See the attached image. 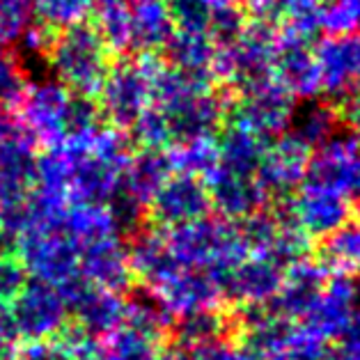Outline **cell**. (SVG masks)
Listing matches in <instances>:
<instances>
[{"label": "cell", "instance_id": "cell-1", "mask_svg": "<svg viewBox=\"0 0 360 360\" xmlns=\"http://www.w3.org/2000/svg\"><path fill=\"white\" fill-rule=\"evenodd\" d=\"M163 234L181 266L207 271L214 278L236 266L250 252L236 223L212 214L163 230Z\"/></svg>", "mask_w": 360, "mask_h": 360}, {"label": "cell", "instance_id": "cell-2", "mask_svg": "<svg viewBox=\"0 0 360 360\" xmlns=\"http://www.w3.org/2000/svg\"><path fill=\"white\" fill-rule=\"evenodd\" d=\"M112 58L115 56L101 39L99 30L90 21H83L56 32L46 63L69 92L96 96Z\"/></svg>", "mask_w": 360, "mask_h": 360}, {"label": "cell", "instance_id": "cell-3", "mask_svg": "<svg viewBox=\"0 0 360 360\" xmlns=\"http://www.w3.org/2000/svg\"><path fill=\"white\" fill-rule=\"evenodd\" d=\"M159 56H120L112 58L110 69L96 92L103 122L120 131L131 124L152 106V67Z\"/></svg>", "mask_w": 360, "mask_h": 360}, {"label": "cell", "instance_id": "cell-4", "mask_svg": "<svg viewBox=\"0 0 360 360\" xmlns=\"http://www.w3.org/2000/svg\"><path fill=\"white\" fill-rule=\"evenodd\" d=\"M16 342H41L58 338L69 323V305L53 285L28 278V283L5 305Z\"/></svg>", "mask_w": 360, "mask_h": 360}, {"label": "cell", "instance_id": "cell-5", "mask_svg": "<svg viewBox=\"0 0 360 360\" xmlns=\"http://www.w3.org/2000/svg\"><path fill=\"white\" fill-rule=\"evenodd\" d=\"M16 257L28 276L63 289L78 276V243L60 225H32L19 236Z\"/></svg>", "mask_w": 360, "mask_h": 360}, {"label": "cell", "instance_id": "cell-6", "mask_svg": "<svg viewBox=\"0 0 360 360\" xmlns=\"http://www.w3.org/2000/svg\"><path fill=\"white\" fill-rule=\"evenodd\" d=\"M294 110V96L285 92L274 78L243 90L227 110V122L243 127L264 140L283 136Z\"/></svg>", "mask_w": 360, "mask_h": 360}, {"label": "cell", "instance_id": "cell-7", "mask_svg": "<svg viewBox=\"0 0 360 360\" xmlns=\"http://www.w3.org/2000/svg\"><path fill=\"white\" fill-rule=\"evenodd\" d=\"M207 214H212L207 181L202 177H193V174L172 172L149 200L145 221L159 230H172V227L198 221Z\"/></svg>", "mask_w": 360, "mask_h": 360}, {"label": "cell", "instance_id": "cell-8", "mask_svg": "<svg viewBox=\"0 0 360 360\" xmlns=\"http://www.w3.org/2000/svg\"><path fill=\"white\" fill-rule=\"evenodd\" d=\"M303 181L321 184L347 198L360 200V143L349 131H338L310 156Z\"/></svg>", "mask_w": 360, "mask_h": 360}, {"label": "cell", "instance_id": "cell-9", "mask_svg": "<svg viewBox=\"0 0 360 360\" xmlns=\"http://www.w3.org/2000/svg\"><path fill=\"white\" fill-rule=\"evenodd\" d=\"M67 87L58 78H49L37 85H28L16 115L30 131L34 143L41 149L65 145V115L69 101Z\"/></svg>", "mask_w": 360, "mask_h": 360}, {"label": "cell", "instance_id": "cell-10", "mask_svg": "<svg viewBox=\"0 0 360 360\" xmlns=\"http://www.w3.org/2000/svg\"><path fill=\"white\" fill-rule=\"evenodd\" d=\"M230 103L232 101L223 92L209 90L184 96V99L159 108L163 110L165 122H168L172 145H181L200 138H214L227 122Z\"/></svg>", "mask_w": 360, "mask_h": 360}, {"label": "cell", "instance_id": "cell-11", "mask_svg": "<svg viewBox=\"0 0 360 360\" xmlns=\"http://www.w3.org/2000/svg\"><path fill=\"white\" fill-rule=\"evenodd\" d=\"M147 296L168 314V317H188L195 312L212 310L221 294L218 280L200 269L181 266L174 274L152 289H145Z\"/></svg>", "mask_w": 360, "mask_h": 360}, {"label": "cell", "instance_id": "cell-12", "mask_svg": "<svg viewBox=\"0 0 360 360\" xmlns=\"http://www.w3.org/2000/svg\"><path fill=\"white\" fill-rule=\"evenodd\" d=\"M78 274L94 287L127 294L136 280L131 274L124 236L106 234L78 245Z\"/></svg>", "mask_w": 360, "mask_h": 360}, {"label": "cell", "instance_id": "cell-13", "mask_svg": "<svg viewBox=\"0 0 360 360\" xmlns=\"http://www.w3.org/2000/svg\"><path fill=\"white\" fill-rule=\"evenodd\" d=\"M292 221L301 227L305 234L326 236L335 227L349 221L351 205L349 198L328 186L312 181H301L294 198L285 202Z\"/></svg>", "mask_w": 360, "mask_h": 360}, {"label": "cell", "instance_id": "cell-14", "mask_svg": "<svg viewBox=\"0 0 360 360\" xmlns=\"http://www.w3.org/2000/svg\"><path fill=\"white\" fill-rule=\"evenodd\" d=\"M310 149L289 134L269 140L262 161L255 170V179L269 198H287L305 179Z\"/></svg>", "mask_w": 360, "mask_h": 360}, {"label": "cell", "instance_id": "cell-15", "mask_svg": "<svg viewBox=\"0 0 360 360\" xmlns=\"http://www.w3.org/2000/svg\"><path fill=\"white\" fill-rule=\"evenodd\" d=\"M321 90L330 101H342L360 87V32L333 34L317 44L314 49Z\"/></svg>", "mask_w": 360, "mask_h": 360}, {"label": "cell", "instance_id": "cell-16", "mask_svg": "<svg viewBox=\"0 0 360 360\" xmlns=\"http://www.w3.org/2000/svg\"><path fill=\"white\" fill-rule=\"evenodd\" d=\"M205 181L209 188V200H212V212L232 223H239L245 216L262 209L269 198L252 174L230 172L221 165Z\"/></svg>", "mask_w": 360, "mask_h": 360}, {"label": "cell", "instance_id": "cell-17", "mask_svg": "<svg viewBox=\"0 0 360 360\" xmlns=\"http://www.w3.org/2000/svg\"><path fill=\"white\" fill-rule=\"evenodd\" d=\"M274 81L298 99H312L321 92V74L310 41L289 39L278 32Z\"/></svg>", "mask_w": 360, "mask_h": 360}, {"label": "cell", "instance_id": "cell-18", "mask_svg": "<svg viewBox=\"0 0 360 360\" xmlns=\"http://www.w3.org/2000/svg\"><path fill=\"white\" fill-rule=\"evenodd\" d=\"M174 30L168 7L161 0H131L127 56H159Z\"/></svg>", "mask_w": 360, "mask_h": 360}, {"label": "cell", "instance_id": "cell-19", "mask_svg": "<svg viewBox=\"0 0 360 360\" xmlns=\"http://www.w3.org/2000/svg\"><path fill=\"white\" fill-rule=\"evenodd\" d=\"M172 172L174 170H172L168 149L136 147L124 163L120 186L147 209L149 200L154 198V193L163 186V181L168 179Z\"/></svg>", "mask_w": 360, "mask_h": 360}, {"label": "cell", "instance_id": "cell-20", "mask_svg": "<svg viewBox=\"0 0 360 360\" xmlns=\"http://www.w3.org/2000/svg\"><path fill=\"white\" fill-rule=\"evenodd\" d=\"M163 340L122 321L108 335L96 338L83 360H161Z\"/></svg>", "mask_w": 360, "mask_h": 360}, {"label": "cell", "instance_id": "cell-21", "mask_svg": "<svg viewBox=\"0 0 360 360\" xmlns=\"http://www.w3.org/2000/svg\"><path fill=\"white\" fill-rule=\"evenodd\" d=\"M340 122L342 120L335 101H323L312 96V99H303L301 106H294L285 134L296 138L312 152L326 143L333 134H338Z\"/></svg>", "mask_w": 360, "mask_h": 360}, {"label": "cell", "instance_id": "cell-22", "mask_svg": "<svg viewBox=\"0 0 360 360\" xmlns=\"http://www.w3.org/2000/svg\"><path fill=\"white\" fill-rule=\"evenodd\" d=\"M225 124L227 127L214 136L218 149V165L230 172L252 174L255 177V170H257L269 140L259 138L243 127L230 124V122H225Z\"/></svg>", "mask_w": 360, "mask_h": 360}, {"label": "cell", "instance_id": "cell-23", "mask_svg": "<svg viewBox=\"0 0 360 360\" xmlns=\"http://www.w3.org/2000/svg\"><path fill=\"white\" fill-rule=\"evenodd\" d=\"M159 58L165 65H170L174 69H184V72L214 74L212 67L216 58V44L207 32L174 30L168 44L161 49Z\"/></svg>", "mask_w": 360, "mask_h": 360}, {"label": "cell", "instance_id": "cell-24", "mask_svg": "<svg viewBox=\"0 0 360 360\" xmlns=\"http://www.w3.org/2000/svg\"><path fill=\"white\" fill-rule=\"evenodd\" d=\"M216 280H218V285L236 296L262 298V296H269L278 287L280 271L271 257L241 259L239 264L227 269L225 274H221Z\"/></svg>", "mask_w": 360, "mask_h": 360}, {"label": "cell", "instance_id": "cell-25", "mask_svg": "<svg viewBox=\"0 0 360 360\" xmlns=\"http://www.w3.org/2000/svg\"><path fill=\"white\" fill-rule=\"evenodd\" d=\"M168 154L174 172L207 179L218 168V149L214 138H200L191 140V143L172 145L168 147Z\"/></svg>", "mask_w": 360, "mask_h": 360}, {"label": "cell", "instance_id": "cell-26", "mask_svg": "<svg viewBox=\"0 0 360 360\" xmlns=\"http://www.w3.org/2000/svg\"><path fill=\"white\" fill-rule=\"evenodd\" d=\"M321 259L335 269L360 266V221H347L323 236Z\"/></svg>", "mask_w": 360, "mask_h": 360}, {"label": "cell", "instance_id": "cell-27", "mask_svg": "<svg viewBox=\"0 0 360 360\" xmlns=\"http://www.w3.org/2000/svg\"><path fill=\"white\" fill-rule=\"evenodd\" d=\"M94 0H32V19L51 30L90 21Z\"/></svg>", "mask_w": 360, "mask_h": 360}, {"label": "cell", "instance_id": "cell-28", "mask_svg": "<svg viewBox=\"0 0 360 360\" xmlns=\"http://www.w3.org/2000/svg\"><path fill=\"white\" fill-rule=\"evenodd\" d=\"M245 23H248V14L239 5L227 3V0H214L207 34L216 46H232L245 30Z\"/></svg>", "mask_w": 360, "mask_h": 360}, {"label": "cell", "instance_id": "cell-29", "mask_svg": "<svg viewBox=\"0 0 360 360\" xmlns=\"http://www.w3.org/2000/svg\"><path fill=\"white\" fill-rule=\"evenodd\" d=\"M25 92H28L25 69L12 53V49H0V110L16 112Z\"/></svg>", "mask_w": 360, "mask_h": 360}, {"label": "cell", "instance_id": "cell-30", "mask_svg": "<svg viewBox=\"0 0 360 360\" xmlns=\"http://www.w3.org/2000/svg\"><path fill=\"white\" fill-rule=\"evenodd\" d=\"M127 136L131 140V145L136 147H152V149H168L172 145L168 122L159 106H149L143 115H140L131 129L127 131Z\"/></svg>", "mask_w": 360, "mask_h": 360}, {"label": "cell", "instance_id": "cell-31", "mask_svg": "<svg viewBox=\"0 0 360 360\" xmlns=\"http://www.w3.org/2000/svg\"><path fill=\"white\" fill-rule=\"evenodd\" d=\"M236 227H239L241 239L248 245V250L269 252L280 230V218L276 216V212H269V209L262 207L236 223Z\"/></svg>", "mask_w": 360, "mask_h": 360}, {"label": "cell", "instance_id": "cell-32", "mask_svg": "<svg viewBox=\"0 0 360 360\" xmlns=\"http://www.w3.org/2000/svg\"><path fill=\"white\" fill-rule=\"evenodd\" d=\"M177 30L207 32L214 0H161Z\"/></svg>", "mask_w": 360, "mask_h": 360}, {"label": "cell", "instance_id": "cell-33", "mask_svg": "<svg viewBox=\"0 0 360 360\" xmlns=\"http://www.w3.org/2000/svg\"><path fill=\"white\" fill-rule=\"evenodd\" d=\"M360 23V0H326L321 5V30L330 34L354 32Z\"/></svg>", "mask_w": 360, "mask_h": 360}, {"label": "cell", "instance_id": "cell-34", "mask_svg": "<svg viewBox=\"0 0 360 360\" xmlns=\"http://www.w3.org/2000/svg\"><path fill=\"white\" fill-rule=\"evenodd\" d=\"M28 271L23 269L16 255L0 257V305H7L28 283Z\"/></svg>", "mask_w": 360, "mask_h": 360}, {"label": "cell", "instance_id": "cell-35", "mask_svg": "<svg viewBox=\"0 0 360 360\" xmlns=\"http://www.w3.org/2000/svg\"><path fill=\"white\" fill-rule=\"evenodd\" d=\"M16 358L19 360H76L58 338L28 342V345H23V349L16 354Z\"/></svg>", "mask_w": 360, "mask_h": 360}, {"label": "cell", "instance_id": "cell-36", "mask_svg": "<svg viewBox=\"0 0 360 360\" xmlns=\"http://www.w3.org/2000/svg\"><path fill=\"white\" fill-rule=\"evenodd\" d=\"M161 360H225V356L212 342H195V345L177 342L170 351H163Z\"/></svg>", "mask_w": 360, "mask_h": 360}, {"label": "cell", "instance_id": "cell-37", "mask_svg": "<svg viewBox=\"0 0 360 360\" xmlns=\"http://www.w3.org/2000/svg\"><path fill=\"white\" fill-rule=\"evenodd\" d=\"M340 103H342L340 120L349 127L347 129L349 134L360 143V87L351 92L349 96H345V99H342Z\"/></svg>", "mask_w": 360, "mask_h": 360}, {"label": "cell", "instance_id": "cell-38", "mask_svg": "<svg viewBox=\"0 0 360 360\" xmlns=\"http://www.w3.org/2000/svg\"><path fill=\"white\" fill-rule=\"evenodd\" d=\"M0 360H19V358H16V351H14V354H7V356H3Z\"/></svg>", "mask_w": 360, "mask_h": 360}, {"label": "cell", "instance_id": "cell-39", "mask_svg": "<svg viewBox=\"0 0 360 360\" xmlns=\"http://www.w3.org/2000/svg\"><path fill=\"white\" fill-rule=\"evenodd\" d=\"M319 3H326V0H319Z\"/></svg>", "mask_w": 360, "mask_h": 360}, {"label": "cell", "instance_id": "cell-40", "mask_svg": "<svg viewBox=\"0 0 360 360\" xmlns=\"http://www.w3.org/2000/svg\"><path fill=\"white\" fill-rule=\"evenodd\" d=\"M358 202H360V200H358Z\"/></svg>", "mask_w": 360, "mask_h": 360}, {"label": "cell", "instance_id": "cell-41", "mask_svg": "<svg viewBox=\"0 0 360 360\" xmlns=\"http://www.w3.org/2000/svg\"><path fill=\"white\" fill-rule=\"evenodd\" d=\"M358 25H360V23H358Z\"/></svg>", "mask_w": 360, "mask_h": 360}]
</instances>
